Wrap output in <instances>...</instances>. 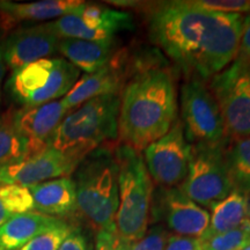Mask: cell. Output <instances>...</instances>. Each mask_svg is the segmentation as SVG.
Segmentation results:
<instances>
[{
    "instance_id": "obj_1",
    "label": "cell",
    "mask_w": 250,
    "mask_h": 250,
    "mask_svg": "<svg viewBox=\"0 0 250 250\" xmlns=\"http://www.w3.org/2000/svg\"><path fill=\"white\" fill-rule=\"evenodd\" d=\"M149 40L188 79L208 83L239 55L242 14L220 13L192 0L142 2Z\"/></svg>"
},
{
    "instance_id": "obj_2",
    "label": "cell",
    "mask_w": 250,
    "mask_h": 250,
    "mask_svg": "<svg viewBox=\"0 0 250 250\" xmlns=\"http://www.w3.org/2000/svg\"><path fill=\"white\" fill-rule=\"evenodd\" d=\"M173 71L159 61L138 58V68L121 93L118 143L142 152L164 137L177 120Z\"/></svg>"
},
{
    "instance_id": "obj_3",
    "label": "cell",
    "mask_w": 250,
    "mask_h": 250,
    "mask_svg": "<svg viewBox=\"0 0 250 250\" xmlns=\"http://www.w3.org/2000/svg\"><path fill=\"white\" fill-rule=\"evenodd\" d=\"M73 174L78 211L96 232L116 230L115 218L120 199L115 147L104 145L90 152Z\"/></svg>"
},
{
    "instance_id": "obj_4",
    "label": "cell",
    "mask_w": 250,
    "mask_h": 250,
    "mask_svg": "<svg viewBox=\"0 0 250 250\" xmlns=\"http://www.w3.org/2000/svg\"><path fill=\"white\" fill-rule=\"evenodd\" d=\"M120 94L90 99L59 124L48 146L81 161L90 152L118 138Z\"/></svg>"
},
{
    "instance_id": "obj_5",
    "label": "cell",
    "mask_w": 250,
    "mask_h": 250,
    "mask_svg": "<svg viewBox=\"0 0 250 250\" xmlns=\"http://www.w3.org/2000/svg\"><path fill=\"white\" fill-rule=\"evenodd\" d=\"M118 168V210L116 232L131 243L138 241L148 229L153 181L144 162L143 153L126 145L115 147Z\"/></svg>"
},
{
    "instance_id": "obj_6",
    "label": "cell",
    "mask_w": 250,
    "mask_h": 250,
    "mask_svg": "<svg viewBox=\"0 0 250 250\" xmlns=\"http://www.w3.org/2000/svg\"><path fill=\"white\" fill-rule=\"evenodd\" d=\"M80 71L65 58L50 57L12 71L6 89L18 104L34 107L64 98Z\"/></svg>"
},
{
    "instance_id": "obj_7",
    "label": "cell",
    "mask_w": 250,
    "mask_h": 250,
    "mask_svg": "<svg viewBox=\"0 0 250 250\" xmlns=\"http://www.w3.org/2000/svg\"><path fill=\"white\" fill-rule=\"evenodd\" d=\"M208 86L218 103L226 140L250 136V62L237 55Z\"/></svg>"
},
{
    "instance_id": "obj_8",
    "label": "cell",
    "mask_w": 250,
    "mask_h": 250,
    "mask_svg": "<svg viewBox=\"0 0 250 250\" xmlns=\"http://www.w3.org/2000/svg\"><path fill=\"white\" fill-rule=\"evenodd\" d=\"M225 145L226 143L218 146L190 145L189 169L179 188L202 208L211 210L233 191L225 160Z\"/></svg>"
},
{
    "instance_id": "obj_9",
    "label": "cell",
    "mask_w": 250,
    "mask_h": 250,
    "mask_svg": "<svg viewBox=\"0 0 250 250\" xmlns=\"http://www.w3.org/2000/svg\"><path fill=\"white\" fill-rule=\"evenodd\" d=\"M181 122L191 146H218L227 142L218 103L208 83L188 79L181 87Z\"/></svg>"
},
{
    "instance_id": "obj_10",
    "label": "cell",
    "mask_w": 250,
    "mask_h": 250,
    "mask_svg": "<svg viewBox=\"0 0 250 250\" xmlns=\"http://www.w3.org/2000/svg\"><path fill=\"white\" fill-rule=\"evenodd\" d=\"M144 162L153 184L162 188L179 187L186 180L190 161V144L179 117L170 130L144 149Z\"/></svg>"
},
{
    "instance_id": "obj_11",
    "label": "cell",
    "mask_w": 250,
    "mask_h": 250,
    "mask_svg": "<svg viewBox=\"0 0 250 250\" xmlns=\"http://www.w3.org/2000/svg\"><path fill=\"white\" fill-rule=\"evenodd\" d=\"M59 39L103 41L114 39L118 31L132 30L133 18L127 12L116 11L104 5H86L78 13L50 21Z\"/></svg>"
},
{
    "instance_id": "obj_12",
    "label": "cell",
    "mask_w": 250,
    "mask_h": 250,
    "mask_svg": "<svg viewBox=\"0 0 250 250\" xmlns=\"http://www.w3.org/2000/svg\"><path fill=\"white\" fill-rule=\"evenodd\" d=\"M151 213L164 221L174 235L202 237L210 224V213L188 198L179 187H158L153 191Z\"/></svg>"
},
{
    "instance_id": "obj_13",
    "label": "cell",
    "mask_w": 250,
    "mask_h": 250,
    "mask_svg": "<svg viewBox=\"0 0 250 250\" xmlns=\"http://www.w3.org/2000/svg\"><path fill=\"white\" fill-rule=\"evenodd\" d=\"M137 71V58L132 59L126 49L117 50L112 58L96 72L83 74L62 98L68 111L80 107L90 99L107 94H120Z\"/></svg>"
},
{
    "instance_id": "obj_14",
    "label": "cell",
    "mask_w": 250,
    "mask_h": 250,
    "mask_svg": "<svg viewBox=\"0 0 250 250\" xmlns=\"http://www.w3.org/2000/svg\"><path fill=\"white\" fill-rule=\"evenodd\" d=\"M80 161L48 147L33 153L13 164L0 166V186H31L58 177L71 176Z\"/></svg>"
},
{
    "instance_id": "obj_15",
    "label": "cell",
    "mask_w": 250,
    "mask_h": 250,
    "mask_svg": "<svg viewBox=\"0 0 250 250\" xmlns=\"http://www.w3.org/2000/svg\"><path fill=\"white\" fill-rule=\"evenodd\" d=\"M59 41L49 22L19 28L2 41L6 66L14 71L30 62L50 58L58 51Z\"/></svg>"
},
{
    "instance_id": "obj_16",
    "label": "cell",
    "mask_w": 250,
    "mask_h": 250,
    "mask_svg": "<svg viewBox=\"0 0 250 250\" xmlns=\"http://www.w3.org/2000/svg\"><path fill=\"white\" fill-rule=\"evenodd\" d=\"M62 99L34 107H21L13 110L17 129L39 147H48L52 134L62 120L70 114Z\"/></svg>"
},
{
    "instance_id": "obj_17",
    "label": "cell",
    "mask_w": 250,
    "mask_h": 250,
    "mask_svg": "<svg viewBox=\"0 0 250 250\" xmlns=\"http://www.w3.org/2000/svg\"><path fill=\"white\" fill-rule=\"evenodd\" d=\"M85 1L81 0H41L35 2H14L0 0V23L9 29L20 22H36L78 13Z\"/></svg>"
},
{
    "instance_id": "obj_18",
    "label": "cell",
    "mask_w": 250,
    "mask_h": 250,
    "mask_svg": "<svg viewBox=\"0 0 250 250\" xmlns=\"http://www.w3.org/2000/svg\"><path fill=\"white\" fill-rule=\"evenodd\" d=\"M28 189L33 196L35 210L40 213L59 219L78 211L76 183L72 176L31 184Z\"/></svg>"
},
{
    "instance_id": "obj_19",
    "label": "cell",
    "mask_w": 250,
    "mask_h": 250,
    "mask_svg": "<svg viewBox=\"0 0 250 250\" xmlns=\"http://www.w3.org/2000/svg\"><path fill=\"white\" fill-rule=\"evenodd\" d=\"M65 223L62 219L35 211L12 215L0 227V250H19L34 237Z\"/></svg>"
},
{
    "instance_id": "obj_20",
    "label": "cell",
    "mask_w": 250,
    "mask_h": 250,
    "mask_svg": "<svg viewBox=\"0 0 250 250\" xmlns=\"http://www.w3.org/2000/svg\"><path fill=\"white\" fill-rule=\"evenodd\" d=\"M115 39L103 41H86L61 39L58 52L73 64L79 71L90 74L108 64L117 51Z\"/></svg>"
},
{
    "instance_id": "obj_21",
    "label": "cell",
    "mask_w": 250,
    "mask_h": 250,
    "mask_svg": "<svg viewBox=\"0 0 250 250\" xmlns=\"http://www.w3.org/2000/svg\"><path fill=\"white\" fill-rule=\"evenodd\" d=\"M249 196L233 190L224 201L211 208L210 224L201 237L204 241L241 225L248 218Z\"/></svg>"
},
{
    "instance_id": "obj_22",
    "label": "cell",
    "mask_w": 250,
    "mask_h": 250,
    "mask_svg": "<svg viewBox=\"0 0 250 250\" xmlns=\"http://www.w3.org/2000/svg\"><path fill=\"white\" fill-rule=\"evenodd\" d=\"M12 114L13 110L0 115V166L13 164L43 149L21 134Z\"/></svg>"
},
{
    "instance_id": "obj_23",
    "label": "cell",
    "mask_w": 250,
    "mask_h": 250,
    "mask_svg": "<svg viewBox=\"0 0 250 250\" xmlns=\"http://www.w3.org/2000/svg\"><path fill=\"white\" fill-rule=\"evenodd\" d=\"M233 190L250 195V136L227 140L224 148Z\"/></svg>"
},
{
    "instance_id": "obj_24",
    "label": "cell",
    "mask_w": 250,
    "mask_h": 250,
    "mask_svg": "<svg viewBox=\"0 0 250 250\" xmlns=\"http://www.w3.org/2000/svg\"><path fill=\"white\" fill-rule=\"evenodd\" d=\"M0 202L12 215L35 210L33 196L26 186L5 184L0 186Z\"/></svg>"
},
{
    "instance_id": "obj_25",
    "label": "cell",
    "mask_w": 250,
    "mask_h": 250,
    "mask_svg": "<svg viewBox=\"0 0 250 250\" xmlns=\"http://www.w3.org/2000/svg\"><path fill=\"white\" fill-rule=\"evenodd\" d=\"M206 248L210 250H243L250 245V220L248 218L241 225L219 234L208 241H205Z\"/></svg>"
},
{
    "instance_id": "obj_26",
    "label": "cell",
    "mask_w": 250,
    "mask_h": 250,
    "mask_svg": "<svg viewBox=\"0 0 250 250\" xmlns=\"http://www.w3.org/2000/svg\"><path fill=\"white\" fill-rule=\"evenodd\" d=\"M73 230L71 225L65 223L62 226L34 237L19 250H58L59 247Z\"/></svg>"
},
{
    "instance_id": "obj_27",
    "label": "cell",
    "mask_w": 250,
    "mask_h": 250,
    "mask_svg": "<svg viewBox=\"0 0 250 250\" xmlns=\"http://www.w3.org/2000/svg\"><path fill=\"white\" fill-rule=\"evenodd\" d=\"M170 236V232L165 227L154 226L147 229L142 239L131 245V250H165Z\"/></svg>"
},
{
    "instance_id": "obj_28",
    "label": "cell",
    "mask_w": 250,
    "mask_h": 250,
    "mask_svg": "<svg viewBox=\"0 0 250 250\" xmlns=\"http://www.w3.org/2000/svg\"><path fill=\"white\" fill-rule=\"evenodd\" d=\"M199 7L220 13H250V0H192Z\"/></svg>"
},
{
    "instance_id": "obj_29",
    "label": "cell",
    "mask_w": 250,
    "mask_h": 250,
    "mask_svg": "<svg viewBox=\"0 0 250 250\" xmlns=\"http://www.w3.org/2000/svg\"><path fill=\"white\" fill-rule=\"evenodd\" d=\"M132 243L123 239L116 230H100L96 234L95 250H131Z\"/></svg>"
},
{
    "instance_id": "obj_30",
    "label": "cell",
    "mask_w": 250,
    "mask_h": 250,
    "mask_svg": "<svg viewBox=\"0 0 250 250\" xmlns=\"http://www.w3.org/2000/svg\"><path fill=\"white\" fill-rule=\"evenodd\" d=\"M165 250H206V245L201 237L180 236L171 234Z\"/></svg>"
},
{
    "instance_id": "obj_31",
    "label": "cell",
    "mask_w": 250,
    "mask_h": 250,
    "mask_svg": "<svg viewBox=\"0 0 250 250\" xmlns=\"http://www.w3.org/2000/svg\"><path fill=\"white\" fill-rule=\"evenodd\" d=\"M58 250H92L88 240L79 230H72Z\"/></svg>"
},
{
    "instance_id": "obj_32",
    "label": "cell",
    "mask_w": 250,
    "mask_h": 250,
    "mask_svg": "<svg viewBox=\"0 0 250 250\" xmlns=\"http://www.w3.org/2000/svg\"><path fill=\"white\" fill-rule=\"evenodd\" d=\"M239 56L250 62V13L243 19Z\"/></svg>"
},
{
    "instance_id": "obj_33",
    "label": "cell",
    "mask_w": 250,
    "mask_h": 250,
    "mask_svg": "<svg viewBox=\"0 0 250 250\" xmlns=\"http://www.w3.org/2000/svg\"><path fill=\"white\" fill-rule=\"evenodd\" d=\"M6 70H7V66H6L4 52H2V41H0V103H1V85L2 80H4Z\"/></svg>"
},
{
    "instance_id": "obj_34",
    "label": "cell",
    "mask_w": 250,
    "mask_h": 250,
    "mask_svg": "<svg viewBox=\"0 0 250 250\" xmlns=\"http://www.w3.org/2000/svg\"><path fill=\"white\" fill-rule=\"evenodd\" d=\"M11 217H12V214L9 213L7 210H6L5 206L2 205L1 202H0V227H1L2 225H4Z\"/></svg>"
},
{
    "instance_id": "obj_35",
    "label": "cell",
    "mask_w": 250,
    "mask_h": 250,
    "mask_svg": "<svg viewBox=\"0 0 250 250\" xmlns=\"http://www.w3.org/2000/svg\"><path fill=\"white\" fill-rule=\"evenodd\" d=\"M248 219L250 220V202H249V205H248Z\"/></svg>"
},
{
    "instance_id": "obj_36",
    "label": "cell",
    "mask_w": 250,
    "mask_h": 250,
    "mask_svg": "<svg viewBox=\"0 0 250 250\" xmlns=\"http://www.w3.org/2000/svg\"><path fill=\"white\" fill-rule=\"evenodd\" d=\"M243 250H250V245H249L248 247H247V248H246V249H243Z\"/></svg>"
},
{
    "instance_id": "obj_37",
    "label": "cell",
    "mask_w": 250,
    "mask_h": 250,
    "mask_svg": "<svg viewBox=\"0 0 250 250\" xmlns=\"http://www.w3.org/2000/svg\"><path fill=\"white\" fill-rule=\"evenodd\" d=\"M206 250H210V249H208V248H206Z\"/></svg>"
}]
</instances>
